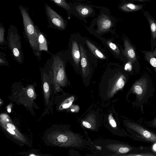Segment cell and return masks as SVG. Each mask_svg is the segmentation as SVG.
I'll return each mask as SVG.
<instances>
[{
	"label": "cell",
	"mask_w": 156,
	"mask_h": 156,
	"mask_svg": "<svg viewBox=\"0 0 156 156\" xmlns=\"http://www.w3.org/2000/svg\"><path fill=\"white\" fill-rule=\"evenodd\" d=\"M21 11L23 18L25 31L29 43L35 54L37 57H40V51L38 41V31L34 27L26 10L21 8Z\"/></svg>",
	"instance_id": "6da1fadb"
},
{
	"label": "cell",
	"mask_w": 156,
	"mask_h": 156,
	"mask_svg": "<svg viewBox=\"0 0 156 156\" xmlns=\"http://www.w3.org/2000/svg\"><path fill=\"white\" fill-rule=\"evenodd\" d=\"M145 77H142L138 80L131 88L132 93L135 94L136 100L138 103L141 104L146 101L151 95V86Z\"/></svg>",
	"instance_id": "7a4b0ae2"
},
{
	"label": "cell",
	"mask_w": 156,
	"mask_h": 156,
	"mask_svg": "<svg viewBox=\"0 0 156 156\" xmlns=\"http://www.w3.org/2000/svg\"><path fill=\"white\" fill-rule=\"evenodd\" d=\"M52 70V80L55 87L64 86L67 80L64 64L61 58L58 56L54 57Z\"/></svg>",
	"instance_id": "3957f363"
},
{
	"label": "cell",
	"mask_w": 156,
	"mask_h": 156,
	"mask_svg": "<svg viewBox=\"0 0 156 156\" xmlns=\"http://www.w3.org/2000/svg\"><path fill=\"white\" fill-rule=\"evenodd\" d=\"M7 39L9 47L13 56L19 62L22 63L23 54L19 35L17 32L9 30Z\"/></svg>",
	"instance_id": "277c9868"
},
{
	"label": "cell",
	"mask_w": 156,
	"mask_h": 156,
	"mask_svg": "<svg viewBox=\"0 0 156 156\" xmlns=\"http://www.w3.org/2000/svg\"><path fill=\"white\" fill-rule=\"evenodd\" d=\"M130 127L137 134V136L144 140L153 143H156V135L140 125L136 123L130 124Z\"/></svg>",
	"instance_id": "5b68a950"
},
{
	"label": "cell",
	"mask_w": 156,
	"mask_h": 156,
	"mask_svg": "<svg viewBox=\"0 0 156 156\" xmlns=\"http://www.w3.org/2000/svg\"><path fill=\"white\" fill-rule=\"evenodd\" d=\"M47 14L53 24L59 29H64L66 26L62 18L47 4H45Z\"/></svg>",
	"instance_id": "8992f818"
},
{
	"label": "cell",
	"mask_w": 156,
	"mask_h": 156,
	"mask_svg": "<svg viewBox=\"0 0 156 156\" xmlns=\"http://www.w3.org/2000/svg\"><path fill=\"white\" fill-rule=\"evenodd\" d=\"M125 49L122 51L130 62L134 63L137 60V55L133 47L127 40L124 42Z\"/></svg>",
	"instance_id": "52a82bcc"
},
{
	"label": "cell",
	"mask_w": 156,
	"mask_h": 156,
	"mask_svg": "<svg viewBox=\"0 0 156 156\" xmlns=\"http://www.w3.org/2000/svg\"><path fill=\"white\" fill-rule=\"evenodd\" d=\"M80 48L82 74L84 77H86L90 74V68L89 63L88 61L86 52L81 44L80 45Z\"/></svg>",
	"instance_id": "ba28073f"
},
{
	"label": "cell",
	"mask_w": 156,
	"mask_h": 156,
	"mask_svg": "<svg viewBox=\"0 0 156 156\" xmlns=\"http://www.w3.org/2000/svg\"><path fill=\"white\" fill-rule=\"evenodd\" d=\"M113 79L112 92L114 93L123 88L126 81V78L123 74L121 73L115 75Z\"/></svg>",
	"instance_id": "9c48e42d"
},
{
	"label": "cell",
	"mask_w": 156,
	"mask_h": 156,
	"mask_svg": "<svg viewBox=\"0 0 156 156\" xmlns=\"http://www.w3.org/2000/svg\"><path fill=\"white\" fill-rule=\"evenodd\" d=\"M112 25V22L108 17L103 16L101 17L98 22V31L99 33L108 30Z\"/></svg>",
	"instance_id": "30bf717a"
},
{
	"label": "cell",
	"mask_w": 156,
	"mask_h": 156,
	"mask_svg": "<svg viewBox=\"0 0 156 156\" xmlns=\"http://www.w3.org/2000/svg\"><path fill=\"white\" fill-rule=\"evenodd\" d=\"M146 60L153 68L156 74V44L153 51H141Z\"/></svg>",
	"instance_id": "8fae6325"
},
{
	"label": "cell",
	"mask_w": 156,
	"mask_h": 156,
	"mask_svg": "<svg viewBox=\"0 0 156 156\" xmlns=\"http://www.w3.org/2000/svg\"><path fill=\"white\" fill-rule=\"evenodd\" d=\"M72 55L75 63L78 67L80 60V52L77 42L74 41L72 42Z\"/></svg>",
	"instance_id": "7c38bea8"
},
{
	"label": "cell",
	"mask_w": 156,
	"mask_h": 156,
	"mask_svg": "<svg viewBox=\"0 0 156 156\" xmlns=\"http://www.w3.org/2000/svg\"><path fill=\"white\" fill-rule=\"evenodd\" d=\"M86 42L90 51L95 56L101 59L106 58L104 55L94 44L87 40H86Z\"/></svg>",
	"instance_id": "4fadbf2b"
},
{
	"label": "cell",
	"mask_w": 156,
	"mask_h": 156,
	"mask_svg": "<svg viewBox=\"0 0 156 156\" xmlns=\"http://www.w3.org/2000/svg\"><path fill=\"white\" fill-rule=\"evenodd\" d=\"M142 8L141 5L130 3L125 4L120 7L122 10L128 12L137 11L141 9Z\"/></svg>",
	"instance_id": "5bb4252c"
},
{
	"label": "cell",
	"mask_w": 156,
	"mask_h": 156,
	"mask_svg": "<svg viewBox=\"0 0 156 156\" xmlns=\"http://www.w3.org/2000/svg\"><path fill=\"white\" fill-rule=\"evenodd\" d=\"M38 41L39 48L40 51L44 50L48 51V48L46 39L43 35L38 31Z\"/></svg>",
	"instance_id": "9a60e30c"
},
{
	"label": "cell",
	"mask_w": 156,
	"mask_h": 156,
	"mask_svg": "<svg viewBox=\"0 0 156 156\" xmlns=\"http://www.w3.org/2000/svg\"><path fill=\"white\" fill-rule=\"evenodd\" d=\"M76 9L79 14L83 16H86L89 15L92 11V9L90 7L81 5L78 6Z\"/></svg>",
	"instance_id": "2e32d148"
},
{
	"label": "cell",
	"mask_w": 156,
	"mask_h": 156,
	"mask_svg": "<svg viewBox=\"0 0 156 156\" xmlns=\"http://www.w3.org/2000/svg\"><path fill=\"white\" fill-rule=\"evenodd\" d=\"M148 19L150 26L152 37L154 40L156 39V22L149 17Z\"/></svg>",
	"instance_id": "e0dca14e"
},
{
	"label": "cell",
	"mask_w": 156,
	"mask_h": 156,
	"mask_svg": "<svg viewBox=\"0 0 156 156\" xmlns=\"http://www.w3.org/2000/svg\"><path fill=\"white\" fill-rule=\"evenodd\" d=\"M107 43L110 48L117 55H119L120 53L119 50L117 46L113 43L110 41H108L107 42Z\"/></svg>",
	"instance_id": "ac0fdd59"
},
{
	"label": "cell",
	"mask_w": 156,
	"mask_h": 156,
	"mask_svg": "<svg viewBox=\"0 0 156 156\" xmlns=\"http://www.w3.org/2000/svg\"><path fill=\"white\" fill-rule=\"evenodd\" d=\"M55 2L56 5L64 8L66 9H68L69 7L66 3L65 0H51Z\"/></svg>",
	"instance_id": "d6986e66"
},
{
	"label": "cell",
	"mask_w": 156,
	"mask_h": 156,
	"mask_svg": "<svg viewBox=\"0 0 156 156\" xmlns=\"http://www.w3.org/2000/svg\"><path fill=\"white\" fill-rule=\"evenodd\" d=\"M74 99L73 97L69 98L68 103H67V101L66 100L61 105L62 108L65 109L69 108L71 105Z\"/></svg>",
	"instance_id": "ffe728a7"
},
{
	"label": "cell",
	"mask_w": 156,
	"mask_h": 156,
	"mask_svg": "<svg viewBox=\"0 0 156 156\" xmlns=\"http://www.w3.org/2000/svg\"><path fill=\"white\" fill-rule=\"evenodd\" d=\"M5 30L3 27L1 26L0 27V43L1 44L4 42V34Z\"/></svg>",
	"instance_id": "44dd1931"
},
{
	"label": "cell",
	"mask_w": 156,
	"mask_h": 156,
	"mask_svg": "<svg viewBox=\"0 0 156 156\" xmlns=\"http://www.w3.org/2000/svg\"><path fill=\"white\" fill-rule=\"evenodd\" d=\"M128 156H156V154L151 153H143L138 154H129Z\"/></svg>",
	"instance_id": "7402d4cb"
},
{
	"label": "cell",
	"mask_w": 156,
	"mask_h": 156,
	"mask_svg": "<svg viewBox=\"0 0 156 156\" xmlns=\"http://www.w3.org/2000/svg\"><path fill=\"white\" fill-rule=\"evenodd\" d=\"M57 139L59 142H63L67 140V137L66 136L61 134L58 136Z\"/></svg>",
	"instance_id": "603a6c76"
},
{
	"label": "cell",
	"mask_w": 156,
	"mask_h": 156,
	"mask_svg": "<svg viewBox=\"0 0 156 156\" xmlns=\"http://www.w3.org/2000/svg\"><path fill=\"white\" fill-rule=\"evenodd\" d=\"M27 93L28 96L30 98L33 97L34 95V90L31 87L28 88L27 90Z\"/></svg>",
	"instance_id": "cb8c5ba5"
},
{
	"label": "cell",
	"mask_w": 156,
	"mask_h": 156,
	"mask_svg": "<svg viewBox=\"0 0 156 156\" xmlns=\"http://www.w3.org/2000/svg\"><path fill=\"white\" fill-rule=\"evenodd\" d=\"M130 150V148L127 147H122L119 149V151L121 153L124 154L128 152Z\"/></svg>",
	"instance_id": "d4e9b609"
},
{
	"label": "cell",
	"mask_w": 156,
	"mask_h": 156,
	"mask_svg": "<svg viewBox=\"0 0 156 156\" xmlns=\"http://www.w3.org/2000/svg\"><path fill=\"white\" fill-rule=\"evenodd\" d=\"M109 119V122L111 126L113 127H116V124L114 120L112 119Z\"/></svg>",
	"instance_id": "484cf974"
},
{
	"label": "cell",
	"mask_w": 156,
	"mask_h": 156,
	"mask_svg": "<svg viewBox=\"0 0 156 156\" xmlns=\"http://www.w3.org/2000/svg\"><path fill=\"white\" fill-rule=\"evenodd\" d=\"M83 124L84 126L87 128H90L91 127V125L87 122H83Z\"/></svg>",
	"instance_id": "4316f807"
},
{
	"label": "cell",
	"mask_w": 156,
	"mask_h": 156,
	"mask_svg": "<svg viewBox=\"0 0 156 156\" xmlns=\"http://www.w3.org/2000/svg\"><path fill=\"white\" fill-rule=\"evenodd\" d=\"M7 126L8 128L15 130L16 129L15 126L12 124L10 123H8L7 124Z\"/></svg>",
	"instance_id": "83f0119b"
},
{
	"label": "cell",
	"mask_w": 156,
	"mask_h": 156,
	"mask_svg": "<svg viewBox=\"0 0 156 156\" xmlns=\"http://www.w3.org/2000/svg\"><path fill=\"white\" fill-rule=\"evenodd\" d=\"M7 130L11 134L13 135H15V132L13 129L8 128H7Z\"/></svg>",
	"instance_id": "f1b7e54d"
},
{
	"label": "cell",
	"mask_w": 156,
	"mask_h": 156,
	"mask_svg": "<svg viewBox=\"0 0 156 156\" xmlns=\"http://www.w3.org/2000/svg\"><path fill=\"white\" fill-rule=\"evenodd\" d=\"M153 148L155 151H156V144L154 145Z\"/></svg>",
	"instance_id": "f546056e"
},
{
	"label": "cell",
	"mask_w": 156,
	"mask_h": 156,
	"mask_svg": "<svg viewBox=\"0 0 156 156\" xmlns=\"http://www.w3.org/2000/svg\"><path fill=\"white\" fill-rule=\"evenodd\" d=\"M7 111H8V112L9 113H10L11 112V110L10 108L8 109Z\"/></svg>",
	"instance_id": "4dcf8cb0"
},
{
	"label": "cell",
	"mask_w": 156,
	"mask_h": 156,
	"mask_svg": "<svg viewBox=\"0 0 156 156\" xmlns=\"http://www.w3.org/2000/svg\"><path fill=\"white\" fill-rule=\"evenodd\" d=\"M154 124L156 125V119L154 120Z\"/></svg>",
	"instance_id": "1f68e13d"
},
{
	"label": "cell",
	"mask_w": 156,
	"mask_h": 156,
	"mask_svg": "<svg viewBox=\"0 0 156 156\" xmlns=\"http://www.w3.org/2000/svg\"><path fill=\"white\" fill-rule=\"evenodd\" d=\"M71 111L72 112H74L75 110L74 109H71Z\"/></svg>",
	"instance_id": "d6a6232c"
},
{
	"label": "cell",
	"mask_w": 156,
	"mask_h": 156,
	"mask_svg": "<svg viewBox=\"0 0 156 156\" xmlns=\"http://www.w3.org/2000/svg\"></svg>",
	"instance_id": "836d02e7"
}]
</instances>
